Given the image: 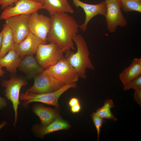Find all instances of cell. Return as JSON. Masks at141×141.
<instances>
[{"mask_svg": "<svg viewBox=\"0 0 141 141\" xmlns=\"http://www.w3.org/2000/svg\"><path fill=\"white\" fill-rule=\"evenodd\" d=\"M78 104H79V100L75 97L72 98L69 102V105L71 107Z\"/></svg>", "mask_w": 141, "mask_h": 141, "instance_id": "cell-28", "label": "cell"}, {"mask_svg": "<svg viewBox=\"0 0 141 141\" xmlns=\"http://www.w3.org/2000/svg\"><path fill=\"white\" fill-rule=\"evenodd\" d=\"M7 105V103L5 99L0 96V110L6 107Z\"/></svg>", "mask_w": 141, "mask_h": 141, "instance_id": "cell-27", "label": "cell"}, {"mask_svg": "<svg viewBox=\"0 0 141 141\" xmlns=\"http://www.w3.org/2000/svg\"><path fill=\"white\" fill-rule=\"evenodd\" d=\"M27 84V81L24 79L14 76L9 80H3L1 83V85L4 89L5 96L12 104L15 113L14 126H15L18 119L20 90L22 86Z\"/></svg>", "mask_w": 141, "mask_h": 141, "instance_id": "cell-6", "label": "cell"}, {"mask_svg": "<svg viewBox=\"0 0 141 141\" xmlns=\"http://www.w3.org/2000/svg\"><path fill=\"white\" fill-rule=\"evenodd\" d=\"M140 1H141V0H140Z\"/></svg>", "mask_w": 141, "mask_h": 141, "instance_id": "cell-35", "label": "cell"}, {"mask_svg": "<svg viewBox=\"0 0 141 141\" xmlns=\"http://www.w3.org/2000/svg\"><path fill=\"white\" fill-rule=\"evenodd\" d=\"M33 85L27 89L26 92L37 94L55 92L65 85L55 79L44 71L34 77Z\"/></svg>", "mask_w": 141, "mask_h": 141, "instance_id": "cell-8", "label": "cell"}, {"mask_svg": "<svg viewBox=\"0 0 141 141\" xmlns=\"http://www.w3.org/2000/svg\"><path fill=\"white\" fill-rule=\"evenodd\" d=\"M134 98L137 103L141 106V89L134 90Z\"/></svg>", "mask_w": 141, "mask_h": 141, "instance_id": "cell-26", "label": "cell"}, {"mask_svg": "<svg viewBox=\"0 0 141 141\" xmlns=\"http://www.w3.org/2000/svg\"><path fill=\"white\" fill-rule=\"evenodd\" d=\"M13 6L4 9L0 15V20L21 15H29L40 9L42 4L35 0H18Z\"/></svg>", "mask_w": 141, "mask_h": 141, "instance_id": "cell-9", "label": "cell"}, {"mask_svg": "<svg viewBox=\"0 0 141 141\" xmlns=\"http://www.w3.org/2000/svg\"><path fill=\"white\" fill-rule=\"evenodd\" d=\"M21 61V57L13 48L4 56L0 58V65L5 67L11 73H16Z\"/></svg>", "mask_w": 141, "mask_h": 141, "instance_id": "cell-19", "label": "cell"}, {"mask_svg": "<svg viewBox=\"0 0 141 141\" xmlns=\"http://www.w3.org/2000/svg\"><path fill=\"white\" fill-rule=\"evenodd\" d=\"M46 43L30 32L23 40L19 43L14 44L13 49L21 57L36 54L39 45Z\"/></svg>", "mask_w": 141, "mask_h": 141, "instance_id": "cell-13", "label": "cell"}, {"mask_svg": "<svg viewBox=\"0 0 141 141\" xmlns=\"http://www.w3.org/2000/svg\"><path fill=\"white\" fill-rule=\"evenodd\" d=\"M20 57L21 61L18 68L29 78H34L44 71L39 65L33 55H26Z\"/></svg>", "mask_w": 141, "mask_h": 141, "instance_id": "cell-16", "label": "cell"}, {"mask_svg": "<svg viewBox=\"0 0 141 141\" xmlns=\"http://www.w3.org/2000/svg\"><path fill=\"white\" fill-rule=\"evenodd\" d=\"M141 75V58L133 59L131 64L120 74L119 78L123 85Z\"/></svg>", "mask_w": 141, "mask_h": 141, "instance_id": "cell-18", "label": "cell"}, {"mask_svg": "<svg viewBox=\"0 0 141 141\" xmlns=\"http://www.w3.org/2000/svg\"><path fill=\"white\" fill-rule=\"evenodd\" d=\"M77 86L76 83L65 85L59 89L53 92L42 94H37L26 92L20 95L19 99L23 101L22 104L25 108H28L29 104L33 102H40L52 105L58 108L59 98L65 92L71 88H75Z\"/></svg>", "mask_w": 141, "mask_h": 141, "instance_id": "cell-3", "label": "cell"}, {"mask_svg": "<svg viewBox=\"0 0 141 141\" xmlns=\"http://www.w3.org/2000/svg\"><path fill=\"white\" fill-rule=\"evenodd\" d=\"M18 0H0V5L2 9H4L6 7L11 5L14 3Z\"/></svg>", "mask_w": 141, "mask_h": 141, "instance_id": "cell-25", "label": "cell"}, {"mask_svg": "<svg viewBox=\"0 0 141 141\" xmlns=\"http://www.w3.org/2000/svg\"><path fill=\"white\" fill-rule=\"evenodd\" d=\"M70 127L69 124L60 116L45 127L36 124L32 126L31 130L35 136L43 139L46 134L57 131L68 129Z\"/></svg>", "mask_w": 141, "mask_h": 141, "instance_id": "cell-14", "label": "cell"}, {"mask_svg": "<svg viewBox=\"0 0 141 141\" xmlns=\"http://www.w3.org/2000/svg\"><path fill=\"white\" fill-rule=\"evenodd\" d=\"M45 70L65 85L76 83L79 78L77 72L65 58Z\"/></svg>", "mask_w": 141, "mask_h": 141, "instance_id": "cell-5", "label": "cell"}, {"mask_svg": "<svg viewBox=\"0 0 141 141\" xmlns=\"http://www.w3.org/2000/svg\"><path fill=\"white\" fill-rule=\"evenodd\" d=\"M7 121H3L0 124V130L6 126L7 124Z\"/></svg>", "mask_w": 141, "mask_h": 141, "instance_id": "cell-30", "label": "cell"}, {"mask_svg": "<svg viewBox=\"0 0 141 141\" xmlns=\"http://www.w3.org/2000/svg\"><path fill=\"white\" fill-rule=\"evenodd\" d=\"M91 116L97 131V140L99 141L101 128L104 122V119L98 115L96 112H93Z\"/></svg>", "mask_w": 141, "mask_h": 141, "instance_id": "cell-23", "label": "cell"}, {"mask_svg": "<svg viewBox=\"0 0 141 141\" xmlns=\"http://www.w3.org/2000/svg\"><path fill=\"white\" fill-rule=\"evenodd\" d=\"M114 106L112 100L110 99H107L105 101L103 106L97 109L96 113L104 119H110L115 121L117 120V119L111 110V108Z\"/></svg>", "mask_w": 141, "mask_h": 141, "instance_id": "cell-21", "label": "cell"}, {"mask_svg": "<svg viewBox=\"0 0 141 141\" xmlns=\"http://www.w3.org/2000/svg\"><path fill=\"white\" fill-rule=\"evenodd\" d=\"M63 52L54 43L41 44L38 47L35 58L39 65L45 70L64 58Z\"/></svg>", "mask_w": 141, "mask_h": 141, "instance_id": "cell-4", "label": "cell"}, {"mask_svg": "<svg viewBox=\"0 0 141 141\" xmlns=\"http://www.w3.org/2000/svg\"><path fill=\"white\" fill-rule=\"evenodd\" d=\"M124 86L123 89L125 91L131 89L134 90L141 89V76L132 80Z\"/></svg>", "mask_w": 141, "mask_h": 141, "instance_id": "cell-24", "label": "cell"}, {"mask_svg": "<svg viewBox=\"0 0 141 141\" xmlns=\"http://www.w3.org/2000/svg\"><path fill=\"white\" fill-rule=\"evenodd\" d=\"M51 24L50 17L39 14L37 11L29 15L28 26L30 32L46 43Z\"/></svg>", "mask_w": 141, "mask_h": 141, "instance_id": "cell-10", "label": "cell"}, {"mask_svg": "<svg viewBox=\"0 0 141 141\" xmlns=\"http://www.w3.org/2000/svg\"><path fill=\"white\" fill-rule=\"evenodd\" d=\"M120 0L121 1H124V0ZM136 0L138 1H140V0Z\"/></svg>", "mask_w": 141, "mask_h": 141, "instance_id": "cell-34", "label": "cell"}, {"mask_svg": "<svg viewBox=\"0 0 141 141\" xmlns=\"http://www.w3.org/2000/svg\"><path fill=\"white\" fill-rule=\"evenodd\" d=\"M71 110L73 113L78 112L81 109L80 104H78L71 107Z\"/></svg>", "mask_w": 141, "mask_h": 141, "instance_id": "cell-29", "label": "cell"}, {"mask_svg": "<svg viewBox=\"0 0 141 141\" xmlns=\"http://www.w3.org/2000/svg\"><path fill=\"white\" fill-rule=\"evenodd\" d=\"M73 3L77 8H82L85 14L86 17L84 22L79 25V28L83 32L87 29L88 24L91 20L97 15L105 16L107 8L105 1L96 4L86 3L79 0H72Z\"/></svg>", "mask_w": 141, "mask_h": 141, "instance_id": "cell-12", "label": "cell"}, {"mask_svg": "<svg viewBox=\"0 0 141 141\" xmlns=\"http://www.w3.org/2000/svg\"><path fill=\"white\" fill-rule=\"evenodd\" d=\"M32 109L33 112L39 118L40 121V124L43 127L48 125L60 116L58 108L46 107L42 104H34Z\"/></svg>", "mask_w": 141, "mask_h": 141, "instance_id": "cell-15", "label": "cell"}, {"mask_svg": "<svg viewBox=\"0 0 141 141\" xmlns=\"http://www.w3.org/2000/svg\"><path fill=\"white\" fill-rule=\"evenodd\" d=\"M3 35L2 32H0V51L1 50L3 39Z\"/></svg>", "mask_w": 141, "mask_h": 141, "instance_id": "cell-31", "label": "cell"}, {"mask_svg": "<svg viewBox=\"0 0 141 141\" xmlns=\"http://www.w3.org/2000/svg\"><path fill=\"white\" fill-rule=\"evenodd\" d=\"M50 18L46 41L55 43L64 52L75 50L73 39L77 34L79 26L76 21L67 13H57Z\"/></svg>", "mask_w": 141, "mask_h": 141, "instance_id": "cell-1", "label": "cell"}, {"mask_svg": "<svg viewBox=\"0 0 141 141\" xmlns=\"http://www.w3.org/2000/svg\"><path fill=\"white\" fill-rule=\"evenodd\" d=\"M2 68L0 65V77H1L3 76L5 73L4 71L2 69Z\"/></svg>", "mask_w": 141, "mask_h": 141, "instance_id": "cell-32", "label": "cell"}, {"mask_svg": "<svg viewBox=\"0 0 141 141\" xmlns=\"http://www.w3.org/2000/svg\"><path fill=\"white\" fill-rule=\"evenodd\" d=\"M40 9L47 10L50 16L57 13L72 14L74 12L68 0H44Z\"/></svg>", "mask_w": 141, "mask_h": 141, "instance_id": "cell-17", "label": "cell"}, {"mask_svg": "<svg viewBox=\"0 0 141 141\" xmlns=\"http://www.w3.org/2000/svg\"><path fill=\"white\" fill-rule=\"evenodd\" d=\"M122 10L127 13L131 11L141 12V1L136 0H126L121 1Z\"/></svg>", "mask_w": 141, "mask_h": 141, "instance_id": "cell-22", "label": "cell"}, {"mask_svg": "<svg viewBox=\"0 0 141 141\" xmlns=\"http://www.w3.org/2000/svg\"><path fill=\"white\" fill-rule=\"evenodd\" d=\"M1 32L3 37L0 51V58L4 56L10 50L13 48L15 44L12 31L5 24L3 25Z\"/></svg>", "mask_w": 141, "mask_h": 141, "instance_id": "cell-20", "label": "cell"}, {"mask_svg": "<svg viewBox=\"0 0 141 141\" xmlns=\"http://www.w3.org/2000/svg\"><path fill=\"white\" fill-rule=\"evenodd\" d=\"M28 18L29 15H21L5 20V24L12 31L15 43H19L23 40L29 33Z\"/></svg>", "mask_w": 141, "mask_h": 141, "instance_id": "cell-11", "label": "cell"}, {"mask_svg": "<svg viewBox=\"0 0 141 141\" xmlns=\"http://www.w3.org/2000/svg\"><path fill=\"white\" fill-rule=\"evenodd\" d=\"M76 44V52L69 50L66 52L65 58L77 72L79 78L85 79L87 77L86 69L94 70L89 56L90 52L87 44L83 37L77 34L73 39Z\"/></svg>", "mask_w": 141, "mask_h": 141, "instance_id": "cell-2", "label": "cell"}, {"mask_svg": "<svg viewBox=\"0 0 141 141\" xmlns=\"http://www.w3.org/2000/svg\"><path fill=\"white\" fill-rule=\"evenodd\" d=\"M36 1L42 3V4H43L44 2V0H35Z\"/></svg>", "mask_w": 141, "mask_h": 141, "instance_id": "cell-33", "label": "cell"}, {"mask_svg": "<svg viewBox=\"0 0 141 141\" xmlns=\"http://www.w3.org/2000/svg\"><path fill=\"white\" fill-rule=\"evenodd\" d=\"M106 8L105 16L107 28L111 33L116 32L117 26H126V19L121 10L120 0H105Z\"/></svg>", "mask_w": 141, "mask_h": 141, "instance_id": "cell-7", "label": "cell"}]
</instances>
